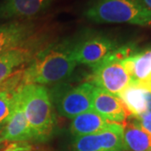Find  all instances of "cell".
Masks as SVG:
<instances>
[{
	"label": "cell",
	"mask_w": 151,
	"mask_h": 151,
	"mask_svg": "<svg viewBox=\"0 0 151 151\" xmlns=\"http://www.w3.org/2000/svg\"><path fill=\"white\" fill-rule=\"evenodd\" d=\"M77 65L73 55V40L49 44L33 56L24 69L22 83L46 85L65 80Z\"/></svg>",
	"instance_id": "cell-1"
},
{
	"label": "cell",
	"mask_w": 151,
	"mask_h": 151,
	"mask_svg": "<svg viewBox=\"0 0 151 151\" xmlns=\"http://www.w3.org/2000/svg\"><path fill=\"white\" fill-rule=\"evenodd\" d=\"M19 96L32 131L34 141H47L55 124L53 105L48 90L42 85L27 84L19 88Z\"/></svg>",
	"instance_id": "cell-2"
},
{
	"label": "cell",
	"mask_w": 151,
	"mask_h": 151,
	"mask_svg": "<svg viewBox=\"0 0 151 151\" xmlns=\"http://www.w3.org/2000/svg\"><path fill=\"white\" fill-rule=\"evenodd\" d=\"M84 15L97 24L128 23L142 26L151 24V10L143 0H92Z\"/></svg>",
	"instance_id": "cell-3"
},
{
	"label": "cell",
	"mask_w": 151,
	"mask_h": 151,
	"mask_svg": "<svg viewBox=\"0 0 151 151\" xmlns=\"http://www.w3.org/2000/svg\"><path fill=\"white\" fill-rule=\"evenodd\" d=\"M118 47L117 42L106 35L87 33L73 40V55L76 64L93 69Z\"/></svg>",
	"instance_id": "cell-4"
},
{
	"label": "cell",
	"mask_w": 151,
	"mask_h": 151,
	"mask_svg": "<svg viewBox=\"0 0 151 151\" xmlns=\"http://www.w3.org/2000/svg\"><path fill=\"white\" fill-rule=\"evenodd\" d=\"M130 82V76L122 61L114 60L109 55L92 69L90 76L91 84L117 97Z\"/></svg>",
	"instance_id": "cell-5"
},
{
	"label": "cell",
	"mask_w": 151,
	"mask_h": 151,
	"mask_svg": "<svg viewBox=\"0 0 151 151\" xmlns=\"http://www.w3.org/2000/svg\"><path fill=\"white\" fill-rule=\"evenodd\" d=\"M94 87L90 82H84L60 92L56 99L60 114L73 119L80 113L91 110Z\"/></svg>",
	"instance_id": "cell-6"
},
{
	"label": "cell",
	"mask_w": 151,
	"mask_h": 151,
	"mask_svg": "<svg viewBox=\"0 0 151 151\" xmlns=\"http://www.w3.org/2000/svg\"><path fill=\"white\" fill-rule=\"evenodd\" d=\"M123 124H115L107 130L97 134L74 138L73 151H124Z\"/></svg>",
	"instance_id": "cell-7"
},
{
	"label": "cell",
	"mask_w": 151,
	"mask_h": 151,
	"mask_svg": "<svg viewBox=\"0 0 151 151\" xmlns=\"http://www.w3.org/2000/svg\"><path fill=\"white\" fill-rule=\"evenodd\" d=\"M44 44L45 37L41 34L31 42L0 55V85L8 81L20 68L28 65Z\"/></svg>",
	"instance_id": "cell-8"
},
{
	"label": "cell",
	"mask_w": 151,
	"mask_h": 151,
	"mask_svg": "<svg viewBox=\"0 0 151 151\" xmlns=\"http://www.w3.org/2000/svg\"><path fill=\"white\" fill-rule=\"evenodd\" d=\"M36 23L14 20L0 24V55L31 42L41 35Z\"/></svg>",
	"instance_id": "cell-9"
},
{
	"label": "cell",
	"mask_w": 151,
	"mask_h": 151,
	"mask_svg": "<svg viewBox=\"0 0 151 151\" xmlns=\"http://www.w3.org/2000/svg\"><path fill=\"white\" fill-rule=\"evenodd\" d=\"M92 109L110 122L123 124L130 117L121 99L111 93L94 87Z\"/></svg>",
	"instance_id": "cell-10"
},
{
	"label": "cell",
	"mask_w": 151,
	"mask_h": 151,
	"mask_svg": "<svg viewBox=\"0 0 151 151\" xmlns=\"http://www.w3.org/2000/svg\"><path fill=\"white\" fill-rule=\"evenodd\" d=\"M29 141H34V137L24 113L18 92L16 103L12 115L9 121L0 130V142L11 144L21 142L28 143Z\"/></svg>",
	"instance_id": "cell-11"
},
{
	"label": "cell",
	"mask_w": 151,
	"mask_h": 151,
	"mask_svg": "<svg viewBox=\"0 0 151 151\" xmlns=\"http://www.w3.org/2000/svg\"><path fill=\"white\" fill-rule=\"evenodd\" d=\"M55 0H3L0 19H26L43 13Z\"/></svg>",
	"instance_id": "cell-12"
},
{
	"label": "cell",
	"mask_w": 151,
	"mask_h": 151,
	"mask_svg": "<svg viewBox=\"0 0 151 151\" xmlns=\"http://www.w3.org/2000/svg\"><path fill=\"white\" fill-rule=\"evenodd\" d=\"M130 113L135 118L151 113V92L140 85L130 82L118 95Z\"/></svg>",
	"instance_id": "cell-13"
},
{
	"label": "cell",
	"mask_w": 151,
	"mask_h": 151,
	"mask_svg": "<svg viewBox=\"0 0 151 151\" xmlns=\"http://www.w3.org/2000/svg\"><path fill=\"white\" fill-rule=\"evenodd\" d=\"M115 123L110 122L92 109L80 113L72 119L70 133L74 138L97 134L113 127Z\"/></svg>",
	"instance_id": "cell-14"
},
{
	"label": "cell",
	"mask_w": 151,
	"mask_h": 151,
	"mask_svg": "<svg viewBox=\"0 0 151 151\" xmlns=\"http://www.w3.org/2000/svg\"><path fill=\"white\" fill-rule=\"evenodd\" d=\"M23 69L18 70L8 81L0 85V128L5 125L14 111L18 92L23 86Z\"/></svg>",
	"instance_id": "cell-15"
},
{
	"label": "cell",
	"mask_w": 151,
	"mask_h": 151,
	"mask_svg": "<svg viewBox=\"0 0 151 151\" xmlns=\"http://www.w3.org/2000/svg\"><path fill=\"white\" fill-rule=\"evenodd\" d=\"M123 128L124 151L151 150V135L142 129L134 117L132 119H127L123 124Z\"/></svg>",
	"instance_id": "cell-16"
},
{
	"label": "cell",
	"mask_w": 151,
	"mask_h": 151,
	"mask_svg": "<svg viewBox=\"0 0 151 151\" xmlns=\"http://www.w3.org/2000/svg\"><path fill=\"white\" fill-rule=\"evenodd\" d=\"M131 82L139 83L151 74V48L136 52L122 61Z\"/></svg>",
	"instance_id": "cell-17"
},
{
	"label": "cell",
	"mask_w": 151,
	"mask_h": 151,
	"mask_svg": "<svg viewBox=\"0 0 151 151\" xmlns=\"http://www.w3.org/2000/svg\"><path fill=\"white\" fill-rule=\"evenodd\" d=\"M2 151H42L36 147L29 145L27 142L11 143Z\"/></svg>",
	"instance_id": "cell-18"
},
{
	"label": "cell",
	"mask_w": 151,
	"mask_h": 151,
	"mask_svg": "<svg viewBox=\"0 0 151 151\" xmlns=\"http://www.w3.org/2000/svg\"><path fill=\"white\" fill-rule=\"evenodd\" d=\"M135 119L138 120V122L140 124L142 129L151 135V113L145 114V115H143L141 117H138Z\"/></svg>",
	"instance_id": "cell-19"
},
{
	"label": "cell",
	"mask_w": 151,
	"mask_h": 151,
	"mask_svg": "<svg viewBox=\"0 0 151 151\" xmlns=\"http://www.w3.org/2000/svg\"><path fill=\"white\" fill-rule=\"evenodd\" d=\"M143 2L146 5V7L151 10V0H143Z\"/></svg>",
	"instance_id": "cell-20"
},
{
	"label": "cell",
	"mask_w": 151,
	"mask_h": 151,
	"mask_svg": "<svg viewBox=\"0 0 151 151\" xmlns=\"http://www.w3.org/2000/svg\"><path fill=\"white\" fill-rule=\"evenodd\" d=\"M6 145L5 143H1V142H0V150H2V149L4 147V145Z\"/></svg>",
	"instance_id": "cell-21"
},
{
	"label": "cell",
	"mask_w": 151,
	"mask_h": 151,
	"mask_svg": "<svg viewBox=\"0 0 151 151\" xmlns=\"http://www.w3.org/2000/svg\"><path fill=\"white\" fill-rule=\"evenodd\" d=\"M150 151H151V150H150Z\"/></svg>",
	"instance_id": "cell-22"
}]
</instances>
